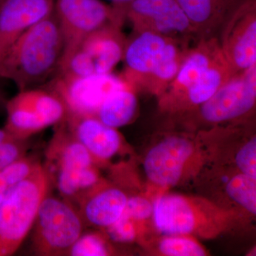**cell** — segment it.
I'll list each match as a JSON object with an SVG mask.
<instances>
[{
	"instance_id": "1",
	"label": "cell",
	"mask_w": 256,
	"mask_h": 256,
	"mask_svg": "<svg viewBox=\"0 0 256 256\" xmlns=\"http://www.w3.org/2000/svg\"><path fill=\"white\" fill-rule=\"evenodd\" d=\"M64 48L63 36L53 12L10 47L0 63V77L14 82L20 90L42 85L56 74Z\"/></svg>"
},
{
	"instance_id": "2",
	"label": "cell",
	"mask_w": 256,
	"mask_h": 256,
	"mask_svg": "<svg viewBox=\"0 0 256 256\" xmlns=\"http://www.w3.org/2000/svg\"><path fill=\"white\" fill-rule=\"evenodd\" d=\"M48 186L46 171L36 164L0 203V256L12 255L22 244L34 224Z\"/></svg>"
},
{
	"instance_id": "3",
	"label": "cell",
	"mask_w": 256,
	"mask_h": 256,
	"mask_svg": "<svg viewBox=\"0 0 256 256\" xmlns=\"http://www.w3.org/2000/svg\"><path fill=\"white\" fill-rule=\"evenodd\" d=\"M124 11L120 6L110 8L101 0H55L54 13L64 38L62 56L78 47L92 32L114 22Z\"/></svg>"
},
{
	"instance_id": "4",
	"label": "cell",
	"mask_w": 256,
	"mask_h": 256,
	"mask_svg": "<svg viewBox=\"0 0 256 256\" xmlns=\"http://www.w3.org/2000/svg\"><path fill=\"white\" fill-rule=\"evenodd\" d=\"M36 244L42 254L68 252L82 234L80 216L70 205L47 195L38 208Z\"/></svg>"
},
{
	"instance_id": "5",
	"label": "cell",
	"mask_w": 256,
	"mask_h": 256,
	"mask_svg": "<svg viewBox=\"0 0 256 256\" xmlns=\"http://www.w3.org/2000/svg\"><path fill=\"white\" fill-rule=\"evenodd\" d=\"M124 87L122 80L109 73L82 78L54 76L50 88L62 98L68 114L94 116L108 96Z\"/></svg>"
},
{
	"instance_id": "6",
	"label": "cell",
	"mask_w": 256,
	"mask_h": 256,
	"mask_svg": "<svg viewBox=\"0 0 256 256\" xmlns=\"http://www.w3.org/2000/svg\"><path fill=\"white\" fill-rule=\"evenodd\" d=\"M244 78L220 88L202 107L204 118L212 122H222L245 114L255 104L256 66L248 69Z\"/></svg>"
},
{
	"instance_id": "7",
	"label": "cell",
	"mask_w": 256,
	"mask_h": 256,
	"mask_svg": "<svg viewBox=\"0 0 256 256\" xmlns=\"http://www.w3.org/2000/svg\"><path fill=\"white\" fill-rule=\"evenodd\" d=\"M55 0H6L0 8V63L18 37L52 14Z\"/></svg>"
},
{
	"instance_id": "8",
	"label": "cell",
	"mask_w": 256,
	"mask_h": 256,
	"mask_svg": "<svg viewBox=\"0 0 256 256\" xmlns=\"http://www.w3.org/2000/svg\"><path fill=\"white\" fill-rule=\"evenodd\" d=\"M192 153L191 143L182 138H170L162 141L146 154L144 162L146 176L159 186H174Z\"/></svg>"
},
{
	"instance_id": "9",
	"label": "cell",
	"mask_w": 256,
	"mask_h": 256,
	"mask_svg": "<svg viewBox=\"0 0 256 256\" xmlns=\"http://www.w3.org/2000/svg\"><path fill=\"white\" fill-rule=\"evenodd\" d=\"M72 136L85 146L92 156L110 159L118 151L120 137L114 128L102 124L94 116L67 114Z\"/></svg>"
},
{
	"instance_id": "10",
	"label": "cell",
	"mask_w": 256,
	"mask_h": 256,
	"mask_svg": "<svg viewBox=\"0 0 256 256\" xmlns=\"http://www.w3.org/2000/svg\"><path fill=\"white\" fill-rule=\"evenodd\" d=\"M126 11L132 18H150L162 32H182L190 23L176 0H132Z\"/></svg>"
},
{
	"instance_id": "11",
	"label": "cell",
	"mask_w": 256,
	"mask_h": 256,
	"mask_svg": "<svg viewBox=\"0 0 256 256\" xmlns=\"http://www.w3.org/2000/svg\"><path fill=\"white\" fill-rule=\"evenodd\" d=\"M153 214L156 228L165 235L188 234L194 228L193 212L182 197H160L154 203Z\"/></svg>"
},
{
	"instance_id": "12",
	"label": "cell",
	"mask_w": 256,
	"mask_h": 256,
	"mask_svg": "<svg viewBox=\"0 0 256 256\" xmlns=\"http://www.w3.org/2000/svg\"><path fill=\"white\" fill-rule=\"evenodd\" d=\"M112 28L106 26L92 32L78 45L90 57L96 74L110 73L124 55L122 44Z\"/></svg>"
},
{
	"instance_id": "13",
	"label": "cell",
	"mask_w": 256,
	"mask_h": 256,
	"mask_svg": "<svg viewBox=\"0 0 256 256\" xmlns=\"http://www.w3.org/2000/svg\"><path fill=\"white\" fill-rule=\"evenodd\" d=\"M166 43L151 32H144L130 44L124 52L128 68L138 73H153L160 63Z\"/></svg>"
},
{
	"instance_id": "14",
	"label": "cell",
	"mask_w": 256,
	"mask_h": 256,
	"mask_svg": "<svg viewBox=\"0 0 256 256\" xmlns=\"http://www.w3.org/2000/svg\"><path fill=\"white\" fill-rule=\"evenodd\" d=\"M128 198L118 188L99 192L84 203V214L88 222L97 226L109 227L124 213Z\"/></svg>"
},
{
	"instance_id": "15",
	"label": "cell",
	"mask_w": 256,
	"mask_h": 256,
	"mask_svg": "<svg viewBox=\"0 0 256 256\" xmlns=\"http://www.w3.org/2000/svg\"><path fill=\"white\" fill-rule=\"evenodd\" d=\"M137 108V99L126 87L112 92L96 112L98 119L112 128L122 127L132 119Z\"/></svg>"
},
{
	"instance_id": "16",
	"label": "cell",
	"mask_w": 256,
	"mask_h": 256,
	"mask_svg": "<svg viewBox=\"0 0 256 256\" xmlns=\"http://www.w3.org/2000/svg\"><path fill=\"white\" fill-rule=\"evenodd\" d=\"M98 174L92 166L79 169H60L57 185L64 196L74 197L97 183Z\"/></svg>"
},
{
	"instance_id": "17",
	"label": "cell",
	"mask_w": 256,
	"mask_h": 256,
	"mask_svg": "<svg viewBox=\"0 0 256 256\" xmlns=\"http://www.w3.org/2000/svg\"><path fill=\"white\" fill-rule=\"evenodd\" d=\"M190 22H206L212 16L238 4L240 0H176Z\"/></svg>"
},
{
	"instance_id": "18",
	"label": "cell",
	"mask_w": 256,
	"mask_h": 256,
	"mask_svg": "<svg viewBox=\"0 0 256 256\" xmlns=\"http://www.w3.org/2000/svg\"><path fill=\"white\" fill-rule=\"evenodd\" d=\"M256 180L248 175L238 174L232 178L226 186L230 198L252 214H256Z\"/></svg>"
},
{
	"instance_id": "19",
	"label": "cell",
	"mask_w": 256,
	"mask_h": 256,
	"mask_svg": "<svg viewBox=\"0 0 256 256\" xmlns=\"http://www.w3.org/2000/svg\"><path fill=\"white\" fill-rule=\"evenodd\" d=\"M235 64L242 69H249L256 66V22L252 20L239 37L234 48Z\"/></svg>"
},
{
	"instance_id": "20",
	"label": "cell",
	"mask_w": 256,
	"mask_h": 256,
	"mask_svg": "<svg viewBox=\"0 0 256 256\" xmlns=\"http://www.w3.org/2000/svg\"><path fill=\"white\" fill-rule=\"evenodd\" d=\"M72 138L65 142L60 151V169H78L92 166V156L90 153L73 136Z\"/></svg>"
},
{
	"instance_id": "21",
	"label": "cell",
	"mask_w": 256,
	"mask_h": 256,
	"mask_svg": "<svg viewBox=\"0 0 256 256\" xmlns=\"http://www.w3.org/2000/svg\"><path fill=\"white\" fill-rule=\"evenodd\" d=\"M222 75L218 70L208 68L201 78L188 88V97L194 104H203L218 90Z\"/></svg>"
},
{
	"instance_id": "22",
	"label": "cell",
	"mask_w": 256,
	"mask_h": 256,
	"mask_svg": "<svg viewBox=\"0 0 256 256\" xmlns=\"http://www.w3.org/2000/svg\"><path fill=\"white\" fill-rule=\"evenodd\" d=\"M210 68V62L206 56L201 53L192 55L180 69L178 82L184 86L188 88Z\"/></svg>"
},
{
	"instance_id": "23",
	"label": "cell",
	"mask_w": 256,
	"mask_h": 256,
	"mask_svg": "<svg viewBox=\"0 0 256 256\" xmlns=\"http://www.w3.org/2000/svg\"><path fill=\"white\" fill-rule=\"evenodd\" d=\"M160 252L170 256H202L204 250L193 240L180 237L163 239L160 244Z\"/></svg>"
},
{
	"instance_id": "24",
	"label": "cell",
	"mask_w": 256,
	"mask_h": 256,
	"mask_svg": "<svg viewBox=\"0 0 256 256\" xmlns=\"http://www.w3.org/2000/svg\"><path fill=\"white\" fill-rule=\"evenodd\" d=\"M68 252L73 256H107L108 248L99 236L87 234H82Z\"/></svg>"
},
{
	"instance_id": "25",
	"label": "cell",
	"mask_w": 256,
	"mask_h": 256,
	"mask_svg": "<svg viewBox=\"0 0 256 256\" xmlns=\"http://www.w3.org/2000/svg\"><path fill=\"white\" fill-rule=\"evenodd\" d=\"M256 140L252 138L240 148L236 156V162L242 174L256 178Z\"/></svg>"
},
{
	"instance_id": "26",
	"label": "cell",
	"mask_w": 256,
	"mask_h": 256,
	"mask_svg": "<svg viewBox=\"0 0 256 256\" xmlns=\"http://www.w3.org/2000/svg\"><path fill=\"white\" fill-rule=\"evenodd\" d=\"M108 228V234L114 242H132L136 238V228L130 218L124 214Z\"/></svg>"
},
{
	"instance_id": "27",
	"label": "cell",
	"mask_w": 256,
	"mask_h": 256,
	"mask_svg": "<svg viewBox=\"0 0 256 256\" xmlns=\"http://www.w3.org/2000/svg\"><path fill=\"white\" fill-rule=\"evenodd\" d=\"M176 50L173 45L166 44L162 57L153 74L162 79H170L178 72V64L175 62Z\"/></svg>"
},
{
	"instance_id": "28",
	"label": "cell",
	"mask_w": 256,
	"mask_h": 256,
	"mask_svg": "<svg viewBox=\"0 0 256 256\" xmlns=\"http://www.w3.org/2000/svg\"><path fill=\"white\" fill-rule=\"evenodd\" d=\"M152 212L150 202L142 197L134 196L128 200L122 214L130 220H144L149 218Z\"/></svg>"
},
{
	"instance_id": "29",
	"label": "cell",
	"mask_w": 256,
	"mask_h": 256,
	"mask_svg": "<svg viewBox=\"0 0 256 256\" xmlns=\"http://www.w3.org/2000/svg\"><path fill=\"white\" fill-rule=\"evenodd\" d=\"M20 140H12L0 146V171L21 158L22 149L18 144Z\"/></svg>"
},
{
	"instance_id": "30",
	"label": "cell",
	"mask_w": 256,
	"mask_h": 256,
	"mask_svg": "<svg viewBox=\"0 0 256 256\" xmlns=\"http://www.w3.org/2000/svg\"><path fill=\"white\" fill-rule=\"evenodd\" d=\"M16 138L6 128H0V146Z\"/></svg>"
},
{
	"instance_id": "31",
	"label": "cell",
	"mask_w": 256,
	"mask_h": 256,
	"mask_svg": "<svg viewBox=\"0 0 256 256\" xmlns=\"http://www.w3.org/2000/svg\"><path fill=\"white\" fill-rule=\"evenodd\" d=\"M111 2L114 3V6H120V8H126V6L132 0H108Z\"/></svg>"
},
{
	"instance_id": "32",
	"label": "cell",
	"mask_w": 256,
	"mask_h": 256,
	"mask_svg": "<svg viewBox=\"0 0 256 256\" xmlns=\"http://www.w3.org/2000/svg\"><path fill=\"white\" fill-rule=\"evenodd\" d=\"M5 104H6V102H5L4 98H3L1 90H0V107H1L2 106H5Z\"/></svg>"
},
{
	"instance_id": "33",
	"label": "cell",
	"mask_w": 256,
	"mask_h": 256,
	"mask_svg": "<svg viewBox=\"0 0 256 256\" xmlns=\"http://www.w3.org/2000/svg\"><path fill=\"white\" fill-rule=\"evenodd\" d=\"M5 1H6V0H0V8H1L2 5L4 4Z\"/></svg>"
}]
</instances>
